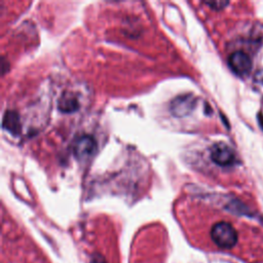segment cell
<instances>
[{
	"label": "cell",
	"mask_w": 263,
	"mask_h": 263,
	"mask_svg": "<svg viewBox=\"0 0 263 263\" xmlns=\"http://www.w3.org/2000/svg\"><path fill=\"white\" fill-rule=\"evenodd\" d=\"M213 241L222 249H231L237 241V232L228 222H218L211 229Z\"/></svg>",
	"instance_id": "6da1fadb"
},
{
	"label": "cell",
	"mask_w": 263,
	"mask_h": 263,
	"mask_svg": "<svg viewBox=\"0 0 263 263\" xmlns=\"http://www.w3.org/2000/svg\"><path fill=\"white\" fill-rule=\"evenodd\" d=\"M211 159L218 165L229 166L232 165L235 161L234 151L225 143L219 142L216 143L211 148Z\"/></svg>",
	"instance_id": "7a4b0ae2"
},
{
	"label": "cell",
	"mask_w": 263,
	"mask_h": 263,
	"mask_svg": "<svg viewBox=\"0 0 263 263\" xmlns=\"http://www.w3.org/2000/svg\"><path fill=\"white\" fill-rule=\"evenodd\" d=\"M228 65L231 70L239 76H246L252 70V60L250 55L241 50L234 51L229 55Z\"/></svg>",
	"instance_id": "3957f363"
},
{
	"label": "cell",
	"mask_w": 263,
	"mask_h": 263,
	"mask_svg": "<svg viewBox=\"0 0 263 263\" xmlns=\"http://www.w3.org/2000/svg\"><path fill=\"white\" fill-rule=\"evenodd\" d=\"M97 150V142L92 136L82 135L73 144V152L77 158L90 157Z\"/></svg>",
	"instance_id": "277c9868"
},
{
	"label": "cell",
	"mask_w": 263,
	"mask_h": 263,
	"mask_svg": "<svg viewBox=\"0 0 263 263\" xmlns=\"http://www.w3.org/2000/svg\"><path fill=\"white\" fill-rule=\"evenodd\" d=\"M195 102L196 100L191 93L179 96L172 101L170 106L171 112L177 117L186 116L193 111Z\"/></svg>",
	"instance_id": "5b68a950"
},
{
	"label": "cell",
	"mask_w": 263,
	"mask_h": 263,
	"mask_svg": "<svg viewBox=\"0 0 263 263\" xmlns=\"http://www.w3.org/2000/svg\"><path fill=\"white\" fill-rule=\"evenodd\" d=\"M58 107L63 113H73L79 109V101L73 92L65 91L58 101Z\"/></svg>",
	"instance_id": "8992f818"
},
{
	"label": "cell",
	"mask_w": 263,
	"mask_h": 263,
	"mask_svg": "<svg viewBox=\"0 0 263 263\" xmlns=\"http://www.w3.org/2000/svg\"><path fill=\"white\" fill-rule=\"evenodd\" d=\"M3 127L12 135H17L21 132V120L20 116L15 111L8 110L3 116Z\"/></svg>",
	"instance_id": "52a82bcc"
},
{
	"label": "cell",
	"mask_w": 263,
	"mask_h": 263,
	"mask_svg": "<svg viewBox=\"0 0 263 263\" xmlns=\"http://www.w3.org/2000/svg\"><path fill=\"white\" fill-rule=\"evenodd\" d=\"M206 5H209L210 7H212L213 9H222L224 8L226 5H228V1H208V2H204Z\"/></svg>",
	"instance_id": "ba28073f"
},
{
	"label": "cell",
	"mask_w": 263,
	"mask_h": 263,
	"mask_svg": "<svg viewBox=\"0 0 263 263\" xmlns=\"http://www.w3.org/2000/svg\"><path fill=\"white\" fill-rule=\"evenodd\" d=\"M91 263H107L105 258L100 255V254H95L92 255V258H91Z\"/></svg>",
	"instance_id": "9c48e42d"
}]
</instances>
